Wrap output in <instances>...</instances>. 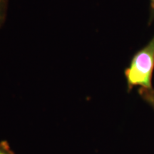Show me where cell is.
I'll use <instances>...</instances> for the list:
<instances>
[{"label": "cell", "instance_id": "obj_4", "mask_svg": "<svg viewBox=\"0 0 154 154\" xmlns=\"http://www.w3.org/2000/svg\"><path fill=\"white\" fill-rule=\"evenodd\" d=\"M0 154H14L6 141L0 142Z\"/></svg>", "mask_w": 154, "mask_h": 154}, {"label": "cell", "instance_id": "obj_2", "mask_svg": "<svg viewBox=\"0 0 154 154\" xmlns=\"http://www.w3.org/2000/svg\"><path fill=\"white\" fill-rule=\"evenodd\" d=\"M138 94L144 101L154 110V88H138Z\"/></svg>", "mask_w": 154, "mask_h": 154}, {"label": "cell", "instance_id": "obj_1", "mask_svg": "<svg viewBox=\"0 0 154 154\" xmlns=\"http://www.w3.org/2000/svg\"><path fill=\"white\" fill-rule=\"evenodd\" d=\"M154 70V36L145 47L135 54L129 66L125 70L128 91L138 86L153 88L152 76Z\"/></svg>", "mask_w": 154, "mask_h": 154}, {"label": "cell", "instance_id": "obj_3", "mask_svg": "<svg viewBox=\"0 0 154 154\" xmlns=\"http://www.w3.org/2000/svg\"><path fill=\"white\" fill-rule=\"evenodd\" d=\"M7 12V0H0V26L5 21Z\"/></svg>", "mask_w": 154, "mask_h": 154}, {"label": "cell", "instance_id": "obj_5", "mask_svg": "<svg viewBox=\"0 0 154 154\" xmlns=\"http://www.w3.org/2000/svg\"><path fill=\"white\" fill-rule=\"evenodd\" d=\"M151 19L154 18V0H151Z\"/></svg>", "mask_w": 154, "mask_h": 154}]
</instances>
